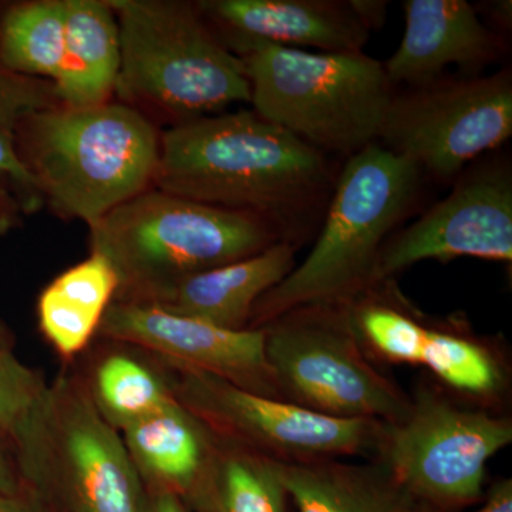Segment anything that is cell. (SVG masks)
Listing matches in <instances>:
<instances>
[{
	"instance_id": "9c48e42d",
	"label": "cell",
	"mask_w": 512,
	"mask_h": 512,
	"mask_svg": "<svg viewBox=\"0 0 512 512\" xmlns=\"http://www.w3.org/2000/svg\"><path fill=\"white\" fill-rule=\"evenodd\" d=\"M511 136L512 76L501 69L394 93L379 144L410 158L423 174L450 181Z\"/></svg>"
},
{
	"instance_id": "9a60e30c",
	"label": "cell",
	"mask_w": 512,
	"mask_h": 512,
	"mask_svg": "<svg viewBox=\"0 0 512 512\" xmlns=\"http://www.w3.org/2000/svg\"><path fill=\"white\" fill-rule=\"evenodd\" d=\"M197 6L225 45L265 42L357 53L372 33L355 0H205Z\"/></svg>"
},
{
	"instance_id": "30bf717a",
	"label": "cell",
	"mask_w": 512,
	"mask_h": 512,
	"mask_svg": "<svg viewBox=\"0 0 512 512\" xmlns=\"http://www.w3.org/2000/svg\"><path fill=\"white\" fill-rule=\"evenodd\" d=\"M512 441L510 420L421 393L399 423L384 424V467L410 500L437 507L476 503L487 464Z\"/></svg>"
},
{
	"instance_id": "83f0119b",
	"label": "cell",
	"mask_w": 512,
	"mask_h": 512,
	"mask_svg": "<svg viewBox=\"0 0 512 512\" xmlns=\"http://www.w3.org/2000/svg\"><path fill=\"white\" fill-rule=\"evenodd\" d=\"M477 512H512L511 480H504L494 485L483 507Z\"/></svg>"
},
{
	"instance_id": "f1b7e54d",
	"label": "cell",
	"mask_w": 512,
	"mask_h": 512,
	"mask_svg": "<svg viewBox=\"0 0 512 512\" xmlns=\"http://www.w3.org/2000/svg\"><path fill=\"white\" fill-rule=\"evenodd\" d=\"M144 512H190L185 507L183 497L167 490H154L148 495Z\"/></svg>"
},
{
	"instance_id": "f546056e",
	"label": "cell",
	"mask_w": 512,
	"mask_h": 512,
	"mask_svg": "<svg viewBox=\"0 0 512 512\" xmlns=\"http://www.w3.org/2000/svg\"><path fill=\"white\" fill-rule=\"evenodd\" d=\"M355 5L370 32L382 28L389 3L382 0H355Z\"/></svg>"
},
{
	"instance_id": "d6986e66",
	"label": "cell",
	"mask_w": 512,
	"mask_h": 512,
	"mask_svg": "<svg viewBox=\"0 0 512 512\" xmlns=\"http://www.w3.org/2000/svg\"><path fill=\"white\" fill-rule=\"evenodd\" d=\"M204 424L177 397L157 412L121 429V437L141 478L154 490L183 495L207 480L212 464Z\"/></svg>"
},
{
	"instance_id": "d4e9b609",
	"label": "cell",
	"mask_w": 512,
	"mask_h": 512,
	"mask_svg": "<svg viewBox=\"0 0 512 512\" xmlns=\"http://www.w3.org/2000/svg\"><path fill=\"white\" fill-rule=\"evenodd\" d=\"M92 397L104 419L121 430L157 412L175 394L137 360L114 355L97 367Z\"/></svg>"
},
{
	"instance_id": "1f68e13d",
	"label": "cell",
	"mask_w": 512,
	"mask_h": 512,
	"mask_svg": "<svg viewBox=\"0 0 512 512\" xmlns=\"http://www.w3.org/2000/svg\"><path fill=\"white\" fill-rule=\"evenodd\" d=\"M0 512H40L37 505L26 500L25 495L0 494Z\"/></svg>"
},
{
	"instance_id": "ba28073f",
	"label": "cell",
	"mask_w": 512,
	"mask_h": 512,
	"mask_svg": "<svg viewBox=\"0 0 512 512\" xmlns=\"http://www.w3.org/2000/svg\"><path fill=\"white\" fill-rule=\"evenodd\" d=\"M20 474L56 494L69 512H144L148 494L123 437L83 387L50 386L46 409Z\"/></svg>"
},
{
	"instance_id": "7c38bea8",
	"label": "cell",
	"mask_w": 512,
	"mask_h": 512,
	"mask_svg": "<svg viewBox=\"0 0 512 512\" xmlns=\"http://www.w3.org/2000/svg\"><path fill=\"white\" fill-rule=\"evenodd\" d=\"M461 256L512 261V174L505 164L480 165L423 217L387 239L372 285L423 261Z\"/></svg>"
},
{
	"instance_id": "4fadbf2b",
	"label": "cell",
	"mask_w": 512,
	"mask_h": 512,
	"mask_svg": "<svg viewBox=\"0 0 512 512\" xmlns=\"http://www.w3.org/2000/svg\"><path fill=\"white\" fill-rule=\"evenodd\" d=\"M101 335L146 348L181 369L210 373L249 392H278L265 353V329L228 330L148 303L111 302Z\"/></svg>"
},
{
	"instance_id": "836d02e7",
	"label": "cell",
	"mask_w": 512,
	"mask_h": 512,
	"mask_svg": "<svg viewBox=\"0 0 512 512\" xmlns=\"http://www.w3.org/2000/svg\"><path fill=\"white\" fill-rule=\"evenodd\" d=\"M200 512H211V511H208V510H201Z\"/></svg>"
},
{
	"instance_id": "5b68a950",
	"label": "cell",
	"mask_w": 512,
	"mask_h": 512,
	"mask_svg": "<svg viewBox=\"0 0 512 512\" xmlns=\"http://www.w3.org/2000/svg\"><path fill=\"white\" fill-rule=\"evenodd\" d=\"M120 30L116 93L127 106L173 126L251 103L241 59L225 46L197 3L109 0Z\"/></svg>"
},
{
	"instance_id": "d6a6232c",
	"label": "cell",
	"mask_w": 512,
	"mask_h": 512,
	"mask_svg": "<svg viewBox=\"0 0 512 512\" xmlns=\"http://www.w3.org/2000/svg\"><path fill=\"white\" fill-rule=\"evenodd\" d=\"M12 201L6 197L5 192L0 191V225L3 229H8L13 224Z\"/></svg>"
},
{
	"instance_id": "7a4b0ae2",
	"label": "cell",
	"mask_w": 512,
	"mask_h": 512,
	"mask_svg": "<svg viewBox=\"0 0 512 512\" xmlns=\"http://www.w3.org/2000/svg\"><path fill=\"white\" fill-rule=\"evenodd\" d=\"M423 175L379 143L346 158L312 251L259 299L249 329L305 306L349 305L370 288L380 251L413 210Z\"/></svg>"
},
{
	"instance_id": "277c9868",
	"label": "cell",
	"mask_w": 512,
	"mask_h": 512,
	"mask_svg": "<svg viewBox=\"0 0 512 512\" xmlns=\"http://www.w3.org/2000/svg\"><path fill=\"white\" fill-rule=\"evenodd\" d=\"M92 252L119 278V301L154 303L191 276L282 241L268 222L150 188L90 227ZM116 295V296H117Z\"/></svg>"
},
{
	"instance_id": "44dd1931",
	"label": "cell",
	"mask_w": 512,
	"mask_h": 512,
	"mask_svg": "<svg viewBox=\"0 0 512 512\" xmlns=\"http://www.w3.org/2000/svg\"><path fill=\"white\" fill-rule=\"evenodd\" d=\"M119 291V278L104 256L94 254L57 276L37 303L43 335L64 357L77 355L99 330Z\"/></svg>"
},
{
	"instance_id": "e0dca14e",
	"label": "cell",
	"mask_w": 512,
	"mask_h": 512,
	"mask_svg": "<svg viewBox=\"0 0 512 512\" xmlns=\"http://www.w3.org/2000/svg\"><path fill=\"white\" fill-rule=\"evenodd\" d=\"M295 252L288 242H278L249 258L191 276L154 306L217 328L248 329L259 299L295 268Z\"/></svg>"
},
{
	"instance_id": "4dcf8cb0",
	"label": "cell",
	"mask_w": 512,
	"mask_h": 512,
	"mask_svg": "<svg viewBox=\"0 0 512 512\" xmlns=\"http://www.w3.org/2000/svg\"><path fill=\"white\" fill-rule=\"evenodd\" d=\"M485 9H487L488 12V18L490 20H493L495 25L498 26V28H501L500 30H507L511 28V2L508 0V2H490L485 3Z\"/></svg>"
},
{
	"instance_id": "5bb4252c",
	"label": "cell",
	"mask_w": 512,
	"mask_h": 512,
	"mask_svg": "<svg viewBox=\"0 0 512 512\" xmlns=\"http://www.w3.org/2000/svg\"><path fill=\"white\" fill-rule=\"evenodd\" d=\"M406 29L394 55L383 63L393 87L423 86L456 66L480 74L505 53V37L488 28L466 0H407Z\"/></svg>"
},
{
	"instance_id": "603a6c76",
	"label": "cell",
	"mask_w": 512,
	"mask_h": 512,
	"mask_svg": "<svg viewBox=\"0 0 512 512\" xmlns=\"http://www.w3.org/2000/svg\"><path fill=\"white\" fill-rule=\"evenodd\" d=\"M211 512H286L278 461L261 453L234 451L212 460Z\"/></svg>"
},
{
	"instance_id": "3957f363",
	"label": "cell",
	"mask_w": 512,
	"mask_h": 512,
	"mask_svg": "<svg viewBox=\"0 0 512 512\" xmlns=\"http://www.w3.org/2000/svg\"><path fill=\"white\" fill-rule=\"evenodd\" d=\"M161 133L124 103L33 114L20 127L18 148L40 197L64 218L89 227L153 188Z\"/></svg>"
},
{
	"instance_id": "ac0fdd59",
	"label": "cell",
	"mask_w": 512,
	"mask_h": 512,
	"mask_svg": "<svg viewBox=\"0 0 512 512\" xmlns=\"http://www.w3.org/2000/svg\"><path fill=\"white\" fill-rule=\"evenodd\" d=\"M62 63L53 87L64 107L84 109L111 101L121 66L120 30L109 0H64Z\"/></svg>"
},
{
	"instance_id": "7402d4cb",
	"label": "cell",
	"mask_w": 512,
	"mask_h": 512,
	"mask_svg": "<svg viewBox=\"0 0 512 512\" xmlns=\"http://www.w3.org/2000/svg\"><path fill=\"white\" fill-rule=\"evenodd\" d=\"M64 0L13 6L0 22V66L9 72L55 82L62 63Z\"/></svg>"
},
{
	"instance_id": "6da1fadb",
	"label": "cell",
	"mask_w": 512,
	"mask_h": 512,
	"mask_svg": "<svg viewBox=\"0 0 512 512\" xmlns=\"http://www.w3.org/2000/svg\"><path fill=\"white\" fill-rule=\"evenodd\" d=\"M339 170L254 110L225 111L161 133L153 188L255 215L298 247L322 225Z\"/></svg>"
},
{
	"instance_id": "2e32d148",
	"label": "cell",
	"mask_w": 512,
	"mask_h": 512,
	"mask_svg": "<svg viewBox=\"0 0 512 512\" xmlns=\"http://www.w3.org/2000/svg\"><path fill=\"white\" fill-rule=\"evenodd\" d=\"M352 318L356 332L389 359L426 366L460 392L485 396L500 387L497 362L473 340L429 329L379 303L357 308Z\"/></svg>"
},
{
	"instance_id": "4316f807",
	"label": "cell",
	"mask_w": 512,
	"mask_h": 512,
	"mask_svg": "<svg viewBox=\"0 0 512 512\" xmlns=\"http://www.w3.org/2000/svg\"><path fill=\"white\" fill-rule=\"evenodd\" d=\"M0 494H20L18 470H16L15 463H12L5 447H3L2 437H0Z\"/></svg>"
},
{
	"instance_id": "8fae6325",
	"label": "cell",
	"mask_w": 512,
	"mask_h": 512,
	"mask_svg": "<svg viewBox=\"0 0 512 512\" xmlns=\"http://www.w3.org/2000/svg\"><path fill=\"white\" fill-rule=\"evenodd\" d=\"M183 372L181 403L202 424L286 463L330 460L379 446L383 423L339 419L276 397L249 392L210 373Z\"/></svg>"
},
{
	"instance_id": "52a82bcc",
	"label": "cell",
	"mask_w": 512,
	"mask_h": 512,
	"mask_svg": "<svg viewBox=\"0 0 512 512\" xmlns=\"http://www.w3.org/2000/svg\"><path fill=\"white\" fill-rule=\"evenodd\" d=\"M346 305H313L272 320L265 353L288 402L339 419L399 423L410 400L359 350Z\"/></svg>"
},
{
	"instance_id": "ffe728a7",
	"label": "cell",
	"mask_w": 512,
	"mask_h": 512,
	"mask_svg": "<svg viewBox=\"0 0 512 512\" xmlns=\"http://www.w3.org/2000/svg\"><path fill=\"white\" fill-rule=\"evenodd\" d=\"M278 470L298 512H414L386 467L278 461Z\"/></svg>"
},
{
	"instance_id": "484cf974",
	"label": "cell",
	"mask_w": 512,
	"mask_h": 512,
	"mask_svg": "<svg viewBox=\"0 0 512 512\" xmlns=\"http://www.w3.org/2000/svg\"><path fill=\"white\" fill-rule=\"evenodd\" d=\"M50 386L0 343V437L18 458L28 450L46 409Z\"/></svg>"
},
{
	"instance_id": "8992f818",
	"label": "cell",
	"mask_w": 512,
	"mask_h": 512,
	"mask_svg": "<svg viewBox=\"0 0 512 512\" xmlns=\"http://www.w3.org/2000/svg\"><path fill=\"white\" fill-rule=\"evenodd\" d=\"M241 59L262 119L325 154L346 158L379 143L394 87L382 62L265 42L225 45Z\"/></svg>"
},
{
	"instance_id": "cb8c5ba5",
	"label": "cell",
	"mask_w": 512,
	"mask_h": 512,
	"mask_svg": "<svg viewBox=\"0 0 512 512\" xmlns=\"http://www.w3.org/2000/svg\"><path fill=\"white\" fill-rule=\"evenodd\" d=\"M49 80L9 72L0 66V175L9 178L36 208L42 201L35 178L20 158V127L29 117L59 106Z\"/></svg>"
}]
</instances>
